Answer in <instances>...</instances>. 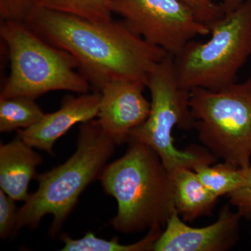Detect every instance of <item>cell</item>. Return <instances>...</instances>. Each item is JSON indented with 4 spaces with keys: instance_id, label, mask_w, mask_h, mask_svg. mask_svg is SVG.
<instances>
[{
    "instance_id": "603a6c76",
    "label": "cell",
    "mask_w": 251,
    "mask_h": 251,
    "mask_svg": "<svg viewBox=\"0 0 251 251\" xmlns=\"http://www.w3.org/2000/svg\"><path fill=\"white\" fill-rule=\"evenodd\" d=\"M45 1L46 0H36V1H37L38 4H39V6H42Z\"/></svg>"
},
{
    "instance_id": "ffe728a7",
    "label": "cell",
    "mask_w": 251,
    "mask_h": 251,
    "mask_svg": "<svg viewBox=\"0 0 251 251\" xmlns=\"http://www.w3.org/2000/svg\"><path fill=\"white\" fill-rule=\"evenodd\" d=\"M188 5L198 19L209 28L212 27L225 16L221 4H217L213 0H181Z\"/></svg>"
},
{
    "instance_id": "7402d4cb",
    "label": "cell",
    "mask_w": 251,
    "mask_h": 251,
    "mask_svg": "<svg viewBox=\"0 0 251 251\" xmlns=\"http://www.w3.org/2000/svg\"><path fill=\"white\" fill-rule=\"evenodd\" d=\"M245 0H223L221 3L225 11V14H229L244 2Z\"/></svg>"
},
{
    "instance_id": "e0dca14e",
    "label": "cell",
    "mask_w": 251,
    "mask_h": 251,
    "mask_svg": "<svg viewBox=\"0 0 251 251\" xmlns=\"http://www.w3.org/2000/svg\"><path fill=\"white\" fill-rule=\"evenodd\" d=\"M42 7L94 21L112 20L111 0H46Z\"/></svg>"
},
{
    "instance_id": "ba28073f",
    "label": "cell",
    "mask_w": 251,
    "mask_h": 251,
    "mask_svg": "<svg viewBox=\"0 0 251 251\" xmlns=\"http://www.w3.org/2000/svg\"><path fill=\"white\" fill-rule=\"evenodd\" d=\"M111 9L135 34L173 57L198 36L210 34L181 0H111Z\"/></svg>"
},
{
    "instance_id": "30bf717a",
    "label": "cell",
    "mask_w": 251,
    "mask_h": 251,
    "mask_svg": "<svg viewBox=\"0 0 251 251\" xmlns=\"http://www.w3.org/2000/svg\"><path fill=\"white\" fill-rule=\"evenodd\" d=\"M138 81H110L102 87L98 121L117 145L127 143L130 131L148 118L151 108Z\"/></svg>"
},
{
    "instance_id": "4fadbf2b",
    "label": "cell",
    "mask_w": 251,
    "mask_h": 251,
    "mask_svg": "<svg viewBox=\"0 0 251 251\" xmlns=\"http://www.w3.org/2000/svg\"><path fill=\"white\" fill-rule=\"evenodd\" d=\"M174 185L175 209L185 222L192 223L211 215L219 198L212 194L191 168H181L171 173Z\"/></svg>"
},
{
    "instance_id": "8fae6325",
    "label": "cell",
    "mask_w": 251,
    "mask_h": 251,
    "mask_svg": "<svg viewBox=\"0 0 251 251\" xmlns=\"http://www.w3.org/2000/svg\"><path fill=\"white\" fill-rule=\"evenodd\" d=\"M101 94H82L78 97H64L60 108L45 114L40 121L25 129L17 130V136L34 148L54 155V145L77 124L90 121L98 117Z\"/></svg>"
},
{
    "instance_id": "2e32d148",
    "label": "cell",
    "mask_w": 251,
    "mask_h": 251,
    "mask_svg": "<svg viewBox=\"0 0 251 251\" xmlns=\"http://www.w3.org/2000/svg\"><path fill=\"white\" fill-rule=\"evenodd\" d=\"M193 171L204 186L219 198L234 192L244 180V168H237L224 161L218 164L198 165Z\"/></svg>"
},
{
    "instance_id": "8992f818",
    "label": "cell",
    "mask_w": 251,
    "mask_h": 251,
    "mask_svg": "<svg viewBox=\"0 0 251 251\" xmlns=\"http://www.w3.org/2000/svg\"><path fill=\"white\" fill-rule=\"evenodd\" d=\"M209 35L206 41H190L173 57L176 77L186 90L216 91L237 82L251 56V0L225 14Z\"/></svg>"
},
{
    "instance_id": "44dd1931",
    "label": "cell",
    "mask_w": 251,
    "mask_h": 251,
    "mask_svg": "<svg viewBox=\"0 0 251 251\" xmlns=\"http://www.w3.org/2000/svg\"><path fill=\"white\" fill-rule=\"evenodd\" d=\"M15 201L0 190V238L2 240L14 234L18 211Z\"/></svg>"
},
{
    "instance_id": "5bb4252c",
    "label": "cell",
    "mask_w": 251,
    "mask_h": 251,
    "mask_svg": "<svg viewBox=\"0 0 251 251\" xmlns=\"http://www.w3.org/2000/svg\"><path fill=\"white\" fill-rule=\"evenodd\" d=\"M163 229H151L138 242L122 244L117 237L111 240L97 237L92 232H87L80 239H73L67 234H61L64 247L62 251H153V245Z\"/></svg>"
},
{
    "instance_id": "6da1fadb",
    "label": "cell",
    "mask_w": 251,
    "mask_h": 251,
    "mask_svg": "<svg viewBox=\"0 0 251 251\" xmlns=\"http://www.w3.org/2000/svg\"><path fill=\"white\" fill-rule=\"evenodd\" d=\"M25 24L70 54L94 92L117 80L138 81L147 87L150 73L168 54L135 34L123 21L94 22L38 6Z\"/></svg>"
},
{
    "instance_id": "9c48e42d",
    "label": "cell",
    "mask_w": 251,
    "mask_h": 251,
    "mask_svg": "<svg viewBox=\"0 0 251 251\" xmlns=\"http://www.w3.org/2000/svg\"><path fill=\"white\" fill-rule=\"evenodd\" d=\"M242 217L226 204L214 224L202 227L188 226L177 211L173 213L154 243V251H226L239 239Z\"/></svg>"
},
{
    "instance_id": "9a60e30c",
    "label": "cell",
    "mask_w": 251,
    "mask_h": 251,
    "mask_svg": "<svg viewBox=\"0 0 251 251\" xmlns=\"http://www.w3.org/2000/svg\"><path fill=\"white\" fill-rule=\"evenodd\" d=\"M45 114L35 99L0 98V132L25 129L40 121Z\"/></svg>"
},
{
    "instance_id": "3957f363",
    "label": "cell",
    "mask_w": 251,
    "mask_h": 251,
    "mask_svg": "<svg viewBox=\"0 0 251 251\" xmlns=\"http://www.w3.org/2000/svg\"><path fill=\"white\" fill-rule=\"evenodd\" d=\"M116 145L98 120L81 124L74 154L60 166L36 175L39 187L18 209L13 237L23 228L36 229L44 216L52 215L49 235L54 239L85 188L99 179Z\"/></svg>"
},
{
    "instance_id": "ac0fdd59",
    "label": "cell",
    "mask_w": 251,
    "mask_h": 251,
    "mask_svg": "<svg viewBox=\"0 0 251 251\" xmlns=\"http://www.w3.org/2000/svg\"><path fill=\"white\" fill-rule=\"evenodd\" d=\"M38 6L36 0H0L1 21L25 23Z\"/></svg>"
},
{
    "instance_id": "7c38bea8",
    "label": "cell",
    "mask_w": 251,
    "mask_h": 251,
    "mask_svg": "<svg viewBox=\"0 0 251 251\" xmlns=\"http://www.w3.org/2000/svg\"><path fill=\"white\" fill-rule=\"evenodd\" d=\"M43 162L40 154L24 140L16 137L0 145V188L16 201L26 202L28 187Z\"/></svg>"
},
{
    "instance_id": "52a82bcc",
    "label": "cell",
    "mask_w": 251,
    "mask_h": 251,
    "mask_svg": "<svg viewBox=\"0 0 251 251\" xmlns=\"http://www.w3.org/2000/svg\"><path fill=\"white\" fill-rule=\"evenodd\" d=\"M190 106L204 147L232 166H251V75L219 90H191Z\"/></svg>"
},
{
    "instance_id": "d6986e66",
    "label": "cell",
    "mask_w": 251,
    "mask_h": 251,
    "mask_svg": "<svg viewBox=\"0 0 251 251\" xmlns=\"http://www.w3.org/2000/svg\"><path fill=\"white\" fill-rule=\"evenodd\" d=\"M242 185L227 196L229 204L237 209L241 217L251 221V166L244 168Z\"/></svg>"
},
{
    "instance_id": "7a4b0ae2",
    "label": "cell",
    "mask_w": 251,
    "mask_h": 251,
    "mask_svg": "<svg viewBox=\"0 0 251 251\" xmlns=\"http://www.w3.org/2000/svg\"><path fill=\"white\" fill-rule=\"evenodd\" d=\"M125 154L104 168L99 181L117 201L114 228L124 234L163 229L175 209L171 173L148 145L129 140Z\"/></svg>"
},
{
    "instance_id": "277c9868",
    "label": "cell",
    "mask_w": 251,
    "mask_h": 251,
    "mask_svg": "<svg viewBox=\"0 0 251 251\" xmlns=\"http://www.w3.org/2000/svg\"><path fill=\"white\" fill-rule=\"evenodd\" d=\"M0 35L11 64L0 98L36 99L53 91L82 94L92 88L70 54L44 40L25 23L1 21Z\"/></svg>"
},
{
    "instance_id": "5b68a950",
    "label": "cell",
    "mask_w": 251,
    "mask_h": 251,
    "mask_svg": "<svg viewBox=\"0 0 251 251\" xmlns=\"http://www.w3.org/2000/svg\"><path fill=\"white\" fill-rule=\"evenodd\" d=\"M147 87L151 94L150 114L143 124L130 131L128 140L145 144L154 150L171 173L179 168L193 170L202 163H215L217 158L205 147L193 145L180 150L175 146V127L194 129L195 120L190 106L191 91L180 85L173 56L167 54L153 68Z\"/></svg>"
}]
</instances>
